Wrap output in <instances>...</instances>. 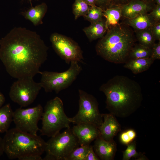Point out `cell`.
Returning a JSON list of instances; mask_svg holds the SVG:
<instances>
[{"instance_id": "23", "label": "cell", "mask_w": 160, "mask_h": 160, "mask_svg": "<svg viewBox=\"0 0 160 160\" xmlns=\"http://www.w3.org/2000/svg\"><path fill=\"white\" fill-rule=\"evenodd\" d=\"M136 32L137 39L140 44L151 48L155 43L151 28Z\"/></svg>"}, {"instance_id": "30", "label": "cell", "mask_w": 160, "mask_h": 160, "mask_svg": "<svg viewBox=\"0 0 160 160\" xmlns=\"http://www.w3.org/2000/svg\"><path fill=\"white\" fill-rule=\"evenodd\" d=\"M113 0H96L95 5L104 10L113 4Z\"/></svg>"}, {"instance_id": "33", "label": "cell", "mask_w": 160, "mask_h": 160, "mask_svg": "<svg viewBox=\"0 0 160 160\" xmlns=\"http://www.w3.org/2000/svg\"><path fill=\"white\" fill-rule=\"evenodd\" d=\"M100 160L95 153L93 147L90 145V148L85 160Z\"/></svg>"}, {"instance_id": "35", "label": "cell", "mask_w": 160, "mask_h": 160, "mask_svg": "<svg viewBox=\"0 0 160 160\" xmlns=\"http://www.w3.org/2000/svg\"><path fill=\"white\" fill-rule=\"evenodd\" d=\"M131 0H113V4L121 5L125 4Z\"/></svg>"}, {"instance_id": "11", "label": "cell", "mask_w": 160, "mask_h": 160, "mask_svg": "<svg viewBox=\"0 0 160 160\" xmlns=\"http://www.w3.org/2000/svg\"><path fill=\"white\" fill-rule=\"evenodd\" d=\"M43 109L40 104L26 109L20 107L13 111V121L15 128L21 131L35 135L40 130L39 121L41 119Z\"/></svg>"}, {"instance_id": "29", "label": "cell", "mask_w": 160, "mask_h": 160, "mask_svg": "<svg viewBox=\"0 0 160 160\" xmlns=\"http://www.w3.org/2000/svg\"><path fill=\"white\" fill-rule=\"evenodd\" d=\"M151 54L150 57L154 61L160 59V41L155 43L151 47Z\"/></svg>"}, {"instance_id": "14", "label": "cell", "mask_w": 160, "mask_h": 160, "mask_svg": "<svg viewBox=\"0 0 160 160\" xmlns=\"http://www.w3.org/2000/svg\"><path fill=\"white\" fill-rule=\"evenodd\" d=\"M103 121L98 128L100 137L103 139L110 141L121 130V126L116 116L109 113H102Z\"/></svg>"}, {"instance_id": "18", "label": "cell", "mask_w": 160, "mask_h": 160, "mask_svg": "<svg viewBox=\"0 0 160 160\" xmlns=\"http://www.w3.org/2000/svg\"><path fill=\"white\" fill-rule=\"evenodd\" d=\"M47 9V4L43 2L34 7H32L23 12V14L25 18L30 21L34 25L36 26L42 23V19Z\"/></svg>"}, {"instance_id": "15", "label": "cell", "mask_w": 160, "mask_h": 160, "mask_svg": "<svg viewBox=\"0 0 160 160\" xmlns=\"http://www.w3.org/2000/svg\"><path fill=\"white\" fill-rule=\"evenodd\" d=\"M92 147L100 159H114L117 150L116 144L114 140L107 141L99 137L95 140Z\"/></svg>"}, {"instance_id": "9", "label": "cell", "mask_w": 160, "mask_h": 160, "mask_svg": "<svg viewBox=\"0 0 160 160\" xmlns=\"http://www.w3.org/2000/svg\"><path fill=\"white\" fill-rule=\"evenodd\" d=\"M33 78L17 79L10 87L9 93L10 99L21 107L32 104L42 88L41 83L35 82Z\"/></svg>"}, {"instance_id": "40", "label": "cell", "mask_w": 160, "mask_h": 160, "mask_svg": "<svg viewBox=\"0 0 160 160\" xmlns=\"http://www.w3.org/2000/svg\"><path fill=\"white\" fill-rule=\"evenodd\" d=\"M142 0L147 3H155L154 0Z\"/></svg>"}, {"instance_id": "17", "label": "cell", "mask_w": 160, "mask_h": 160, "mask_svg": "<svg viewBox=\"0 0 160 160\" xmlns=\"http://www.w3.org/2000/svg\"><path fill=\"white\" fill-rule=\"evenodd\" d=\"M108 30L105 20L103 19L96 22L91 23L89 26L85 27L83 31L89 41L102 38Z\"/></svg>"}, {"instance_id": "34", "label": "cell", "mask_w": 160, "mask_h": 160, "mask_svg": "<svg viewBox=\"0 0 160 160\" xmlns=\"http://www.w3.org/2000/svg\"><path fill=\"white\" fill-rule=\"evenodd\" d=\"M19 160H42L41 155H29L19 159Z\"/></svg>"}, {"instance_id": "27", "label": "cell", "mask_w": 160, "mask_h": 160, "mask_svg": "<svg viewBox=\"0 0 160 160\" xmlns=\"http://www.w3.org/2000/svg\"><path fill=\"white\" fill-rule=\"evenodd\" d=\"M127 148L123 152V160H129L132 157L137 159L141 153L136 151V145L135 141H133L127 145Z\"/></svg>"}, {"instance_id": "25", "label": "cell", "mask_w": 160, "mask_h": 160, "mask_svg": "<svg viewBox=\"0 0 160 160\" xmlns=\"http://www.w3.org/2000/svg\"><path fill=\"white\" fill-rule=\"evenodd\" d=\"M80 146L73 151L66 160H85L89 150L90 145Z\"/></svg>"}, {"instance_id": "28", "label": "cell", "mask_w": 160, "mask_h": 160, "mask_svg": "<svg viewBox=\"0 0 160 160\" xmlns=\"http://www.w3.org/2000/svg\"><path fill=\"white\" fill-rule=\"evenodd\" d=\"M136 136V132L134 130L131 129H128L121 134L120 140L123 144L127 145L133 141Z\"/></svg>"}, {"instance_id": "22", "label": "cell", "mask_w": 160, "mask_h": 160, "mask_svg": "<svg viewBox=\"0 0 160 160\" xmlns=\"http://www.w3.org/2000/svg\"><path fill=\"white\" fill-rule=\"evenodd\" d=\"M151 50V48L139 43L135 44L129 53V59L149 58Z\"/></svg>"}, {"instance_id": "16", "label": "cell", "mask_w": 160, "mask_h": 160, "mask_svg": "<svg viewBox=\"0 0 160 160\" xmlns=\"http://www.w3.org/2000/svg\"><path fill=\"white\" fill-rule=\"evenodd\" d=\"M156 23L149 13H145L132 18L127 19L126 25L131 27L136 31L151 28Z\"/></svg>"}, {"instance_id": "31", "label": "cell", "mask_w": 160, "mask_h": 160, "mask_svg": "<svg viewBox=\"0 0 160 160\" xmlns=\"http://www.w3.org/2000/svg\"><path fill=\"white\" fill-rule=\"evenodd\" d=\"M160 22L156 23L151 28L153 36L155 40L160 41Z\"/></svg>"}, {"instance_id": "21", "label": "cell", "mask_w": 160, "mask_h": 160, "mask_svg": "<svg viewBox=\"0 0 160 160\" xmlns=\"http://www.w3.org/2000/svg\"><path fill=\"white\" fill-rule=\"evenodd\" d=\"M13 111L9 103L0 108V133L6 132L13 121Z\"/></svg>"}, {"instance_id": "20", "label": "cell", "mask_w": 160, "mask_h": 160, "mask_svg": "<svg viewBox=\"0 0 160 160\" xmlns=\"http://www.w3.org/2000/svg\"><path fill=\"white\" fill-rule=\"evenodd\" d=\"M103 12L108 29L119 24V20L122 17L120 5L113 4Z\"/></svg>"}, {"instance_id": "24", "label": "cell", "mask_w": 160, "mask_h": 160, "mask_svg": "<svg viewBox=\"0 0 160 160\" xmlns=\"http://www.w3.org/2000/svg\"><path fill=\"white\" fill-rule=\"evenodd\" d=\"M90 7L83 0H75L72 6V11L75 20L81 16H85Z\"/></svg>"}, {"instance_id": "1", "label": "cell", "mask_w": 160, "mask_h": 160, "mask_svg": "<svg viewBox=\"0 0 160 160\" xmlns=\"http://www.w3.org/2000/svg\"><path fill=\"white\" fill-rule=\"evenodd\" d=\"M48 49L39 35L25 28L15 27L0 40V59L7 73L17 79L40 74Z\"/></svg>"}, {"instance_id": "12", "label": "cell", "mask_w": 160, "mask_h": 160, "mask_svg": "<svg viewBox=\"0 0 160 160\" xmlns=\"http://www.w3.org/2000/svg\"><path fill=\"white\" fill-rule=\"evenodd\" d=\"M72 132L77 138L80 146L90 145L91 143L100 137L98 129L89 124H76L72 129Z\"/></svg>"}, {"instance_id": "13", "label": "cell", "mask_w": 160, "mask_h": 160, "mask_svg": "<svg viewBox=\"0 0 160 160\" xmlns=\"http://www.w3.org/2000/svg\"><path fill=\"white\" fill-rule=\"evenodd\" d=\"M155 4L154 3H147L142 0H131L120 5L122 16L127 19L132 18L151 11Z\"/></svg>"}, {"instance_id": "5", "label": "cell", "mask_w": 160, "mask_h": 160, "mask_svg": "<svg viewBox=\"0 0 160 160\" xmlns=\"http://www.w3.org/2000/svg\"><path fill=\"white\" fill-rule=\"evenodd\" d=\"M40 129L42 135L51 137L60 132L63 128H70V118L65 114L61 99L56 97L48 101L43 110Z\"/></svg>"}, {"instance_id": "3", "label": "cell", "mask_w": 160, "mask_h": 160, "mask_svg": "<svg viewBox=\"0 0 160 160\" xmlns=\"http://www.w3.org/2000/svg\"><path fill=\"white\" fill-rule=\"evenodd\" d=\"M95 46L97 54L105 60L116 64L124 63L135 45L133 33L127 25L120 24L108 28Z\"/></svg>"}, {"instance_id": "4", "label": "cell", "mask_w": 160, "mask_h": 160, "mask_svg": "<svg viewBox=\"0 0 160 160\" xmlns=\"http://www.w3.org/2000/svg\"><path fill=\"white\" fill-rule=\"evenodd\" d=\"M4 152L10 159L29 155H41L46 142L38 135L20 130L15 128L8 130L3 138Z\"/></svg>"}, {"instance_id": "36", "label": "cell", "mask_w": 160, "mask_h": 160, "mask_svg": "<svg viewBox=\"0 0 160 160\" xmlns=\"http://www.w3.org/2000/svg\"><path fill=\"white\" fill-rule=\"evenodd\" d=\"M4 152V142L3 138L0 137V157Z\"/></svg>"}, {"instance_id": "41", "label": "cell", "mask_w": 160, "mask_h": 160, "mask_svg": "<svg viewBox=\"0 0 160 160\" xmlns=\"http://www.w3.org/2000/svg\"><path fill=\"white\" fill-rule=\"evenodd\" d=\"M156 4L160 5V0H154Z\"/></svg>"}, {"instance_id": "7", "label": "cell", "mask_w": 160, "mask_h": 160, "mask_svg": "<svg viewBox=\"0 0 160 160\" xmlns=\"http://www.w3.org/2000/svg\"><path fill=\"white\" fill-rule=\"evenodd\" d=\"M70 64L69 68L64 72H40V83L46 92L54 91L58 94L68 87L76 80L82 68L78 62L73 61Z\"/></svg>"}, {"instance_id": "32", "label": "cell", "mask_w": 160, "mask_h": 160, "mask_svg": "<svg viewBox=\"0 0 160 160\" xmlns=\"http://www.w3.org/2000/svg\"><path fill=\"white\" fill-rule=\"evenodd\" d=\"M156 22L160 21V5L155 4L149 13Z\"/></svg>"}, {"instance_id": "37", "label": "cell", "mask_w": 160, "mask_h": 160, "mask_svg": "<svg viewBox=\"0 0 160 160\" xmlns=\"http://www.w3.org/2000/svg\"><path fill=\"white\" fill-rule=\"evenodd\" d=\"M5 100V97L4 95L0 91V108H1Z\"/></svg>"}, {"instance_id": "6", "label": "cell", "mask_w": 160, "mask_h": 160, "mask_svg": "<svg viewBox=\"0 0 160 160\" xmlns=\"http://www.w3.org/2000/svg\"><path fill=\"white\" fill-rule=\"evenodd\" d=\"M79 145L72 129L67 128L63 132L51 137L46 142V155L43 160H66L73 151Z\"/></svg>"}, {"instance_id": "8", "label": "cell", "mask_w": 160, "mask_h": 160, "mask_svg": "<svg viewBox=\"0 0 160 160\" xmlns=\"http://www.w3.org/2000/svg\"><path fill=\"white\" fill-rule=\"evenodd\" d=\"M79 110L73 117L70 118L74 124L87 123L93 125L98 129L103 122L102 114L100 112L98 103L92 95L81 89H79Z\"/></svg>"}, {"instance_id": "19", "label": "cell", "mask_w": 160, "mask_h": 160, "mask_svg": "<svg viewBox=\"0 0 160 160\" xmlns=\"http://www.w3.org/2000/svg\"><path fill=\"white\" fill-rule=\"evenodd\" d=\"M154 61L150 57L129 59L124 63V67L136 74L148 70Z\"/></svg>"}, {"instance_id": "2", "label": "cell", "mask_w": 160, "mask_h": 160, "mask_svg": "<svg viewBox=\"0 0 160 160\" xmlns=\"http://www.w3.org/2000/svg\"><path fill=\"white\" fill-rule=\"evenodd\" d=\"M99 90L106 97V107L116 117H128L140 106L143 95L140 85L122 75H116L102 84Z\"/></svg>"}, {"instance_id": "10", "label": "cell", "mask_w": 160, "mask_h": 160, "mask_svg": "<svg viewBox=\"0 0 160 160\" xmlns=\"http://www.w3.org/2000/svg\"><path fill=\"white\" fill-rule=\"evenodd\" d=\"M50 41L56 53L66 63L82 62L83 52L78 44L71 38L57 33H52Z\"/></svg>"}, {"instance_id": "38", "label": "cell", "mask_w": 160, "mask_h": 160, "mask_svg": "<svg viewBox=\"0 0 160 160\" xmlns=\"http://www.w3.org/2000/svg\"><path fill=\"white\" fill-rule=\"evenodd\" d=\"M90 7L96 5V0H83Z\"/></svg>"}, {"instance_id": "39", "label": "cell", "mask_w": 160, "mask_h": 160, "mask_svg": "<svg viewBox=\"0 0 160 160\" xmlns=\"http://www.w3.org/2000/svg\"><path fill=\"white\" fill-rule=\"evenodd\" d=\"M137 159V160H146L148 159L145 155L142 153H141L140 155Z\"/></svg>"}, {"instance_id": "26", "label": "cell", "mask_w": 160, "mask_h": 160, "mask_svg": "<svg viewBox=\"0 0 160 160\" xmlns=\"http://www.w3.org/2000/svg\"><path fill=\"white\" fill-rule=\"evenodd\" d=\"M103 10L96 5L91 7L88 13L83 17L91 23L97 22L103 19Z\"/></svg>"}, {"instance_id": "42", "label": "cell", "mask_w": 160, "mask_h": 160, "mask_svg": "<svg viewBox=\"0 0 160 160\" xmlns=\"http://www.w3.org/2000/svg\"><path fill=\"white\" fill-rule=\"evenodd\" d=\"M28 0L29 1V2H30L31 4V1L32 0Z\"/></svg>"}]
</instances>
